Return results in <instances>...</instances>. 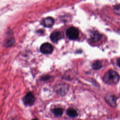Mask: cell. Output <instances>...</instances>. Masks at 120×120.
I'll list each match as a JSON object with an SVG mask.
<instances>
[{
  "mask_svg": "<svg viewBox=\"0 0 120 120\" xmlns=\"http://www.w3.org/2000/svg\"><path fill=\"white\" fill-rule=\"evenodd\" d=\"M92 67L94 69L98 70L102 68V63L100 61L97 60L93 63V64L92 65Z\"/></svg>",
  "mask_w": 120,
  "mask_h": 120,
  "instance_id": "12",
  "label": "cell"
},
{
  "mask_svg": "<svg viewBox=\"0 0 120 120\" xmlns=\"http://www.w3.org/2000/svg\"><path fill=\"white\" fill-rule=\"evenodd\" d=\"M32 120H38V119H33Z\"/></svg>",
  "mask_w": 120,
  "mask_h": 120,
  "instance_id": "14",
  "label": "cell"
},
{
  "mask_svg": "<svg viewBox=\"0 0 120 120\" xmlns=\"http://www.w3.org/2000/svg\"><path fill=\"white\" fill-rule=\"evenodd\" d=\"M53 114L56 116H60L63 112V110L61 108H56L52 110Z\"/></svg>",
  "mask_w": 120,
  "mask_h": 120,
  "instance_id": "10",
  "label": "cell"
},
{
  "mask_svg": "<svg viewBox=\"0 0 120 120\" xmlns=\"http://www.w3.org/2000/svg\"><path fill=\"white\" fill-rule=\"evenodd\" d=\"M40 51L44 54H50L53 51V47L48 43L43 44L40 46Z\"/></svg>",
  "mask_w": 120,
  "mask_h": 120,
  "instance_id": "4",
  "label": "cell"
},
{
  "mask_svg": "<svg viewBox=\"0 0 120 120\" xmlns=\"http://www.w3.org/2000/svg\"><path fill=\"white\" fill-rule=\"evenodd\" d=\"M106 102L111 106L115 107L116 105V98L112 95H109L105 97Z\"/></svg>",
  "mask_w": 120,
  "mask_h": 120,
  "instance_id": "7",
  "label": "cell"
},
{
  "mask_svg": "<svg viewBox=\"0 0 120 120\" xmlns=\"http://www.w3.org/2000/svg\"><path fill=\"white\" fill-rule=\"evenodd\" d=\"M56 92L61 96H63L66 94L68 90V87L63 84H59L56 86L55 88Z\"/></svg>",
  "mask_w": 120,
  "mask_h": 120,
  "instance_id": "5",
  "label": "cell"
},
{
  "mask_svg": "<svg viewBox=\"0 0 120 120\" xmlns=\"http://www.w3.org/2000/svg\"><path fill=\"white\" fill-rule=\"evenodd\" d=\"M120 79V76L118 73L113 70H109L104 75L103 78V81L109 84L117 83Z\"/></svg>",
  "mask_w": 120,
  "mask_h": 120,
  "instance_id": "1",
  "label": "cell"
},
{
  "mask_svg": "<svg viewBox=\"0 0 120 120\" xmlns=\"http://www.w3.org/2000/svg\"><path fill=\"white\" fill-rule=\"evenodd\" d=\"M117 65L118 66L120 67V58H119L117 61Z\"/></svg>",
  "mask_w": 120,
  "mask_h": 120,
  "instance_id": "13",
  "label": "cell"
},
{
  "mask_svg": "<svg viewBox=\"0 0 120 120\" xmlns=\"http://www.w3.org/2000/svg\"><path fill=\"white\" fill-rule=\"evenodd\" d=\"M54 23V21L53 18L51 17H47L44 18L41 22V24L46 27H52Z\"/></svg>",
  "mask_w": 120,
  "mask_h": 120,
  "instance_id": "6",
  "label": "cell"
},
{
  "mask_svg": "<svg viewBox=\"0 0 120 120\" xmlns=\"http://www.w3.org/2000/svg\"><path fill=\"white\" fill-rule=\"evenodd\" d=\"M101 38V34L97 31H93L90 35V40L91 42H97Z\"/></svg>",
  "mask_w": 120,
  "mask_h": 120,
  "instance_id": "9",
  "label": "cell"
},
{
  "mask_svg": "<svg viewBox=\"0 0 120 120\" xmlns=\"http://www.w3.org/2000/svg\"><path fill=\"white\" fill-rule=\"evenodd\" d=\"M62 38V34L60 31L53 32L50 35V39L52 42L56 43Z\"/></svg>",
  "mask_w": 120,
  "mask_h": 120,
  "instance_id": "8",
  "label": "cell"
},
{
  "mask_svg": "<svg viewBox=\"0 0 120 120\" xmlns=\"http://www.w3.org/2000/svg\"><path fill=\"white\" fill-rule=\"evenodd\" d=\"M35 100V97L31 92H28L22 99L24 104L26 105H32Z\"/></svg>",
  "mask_w": 120,
  "mask_h": 120,
  "instance_id": "3",
  "label": "cell"
},
{
  "mask_svg": "<svg viewBox=\"0 0 120 120\" xmlns=\"http://www.w3.org/2000/svg\"><path fill=\"white\" fill-rule=\"evenodd\" d=\"M67 37L71 40L76 39L79 36L78 30L74 27L68 28L66 32Z\"/></svg>",
  "mask_w": 120,
  "mask_h": 120,
  "instance_id": "2",
  "label": "cell"
},
{
  "mask_svg": "<svg viewBox=\"0 0 120 120\" xmlns=\"http://www.w3.org/2000/svg\"><path fill=\"white\" fill-rule=\"evenodd\" d=\"M67 114L71 117H75L77 116V112L75 109L73 108H69L67 111Z\"/></svg>",
  "mask_w": 120,
  "mask_h": 120,
  "instance_id": "11",
  "label": "cell"
}]
</instances>
